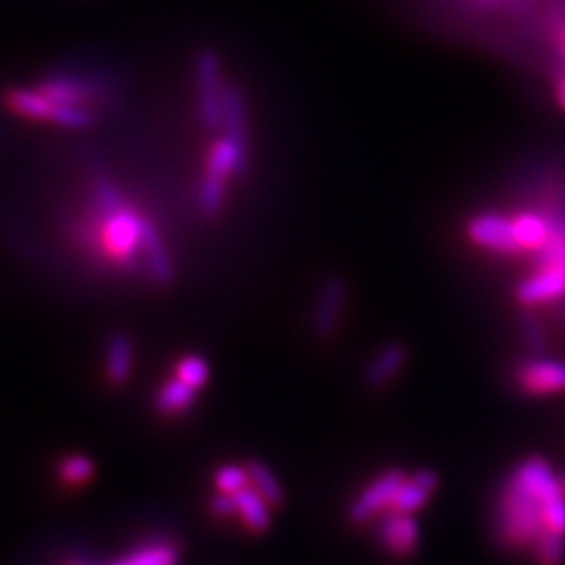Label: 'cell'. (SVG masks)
<instances>
[{
  "label": "cell",
  "instance_id": "cell-13",
  "mask_svg": "<svg viewBox=\"0 0 565 565\" xmlns=\"http://www.w3.org/2000/svg\"><path fill=\"white\" fill-rule=\"evenodd\" d=\"M235 518L249 532L260 534L273 524V505L252 486H245L243 490L235 492Z\"/></svg>",
  "mask_w": 565,
  "mask_h": 565
},
{
  "label": "cell",
  "instance_id": "cell-5",
  "mask_svg": "<svg viewBox=\"0 0 565 565\" xmlns=\"http://www.w3.org/2000/svg\"><path fill=\"white\" fill-rule=\"evenodd\" d=\"M406 480V473L401 469H390L382 476H377L373 482L364 486L363 490L356 494V499L350 503L348 518L352 524H369L375 518H382L392 509L394 497L398 488Z\"/></svg>",
  "mask_w": 565,
  "mask_h": 565
},
{
  "label": "cell",
  "instance_id": "cell-1",
  "mask_svg": "<svg viewBox=\"0 0 565 565\" xmlns=\"http://www.w3.org/2000/svg\"><path fill=\"white\" fill-rule=\"evenodd\" d=\"M562 478L543 457H530L513 469L497 499L494 534L511 551H524L548 532L546 513L564 497Z\"/></svg>",
  "mask_w": 565,
  "mask_h": 565
},
{
  "label": "cell",
  "instance_id": "cell-30",
  "mask_svg": "<svg viewBox=\"0 0 565 565\" xmlns=\"http://www.w3.org/2000/svg\"><path fill=\"white\" fill-rule=\"evenodd\" d=\"M415 484L422 486L425 488L427 492H436L438 490V476L431 471V469H419V471H415L413 476H408Z\"/></svg>",
  "mask_w": 565,
  "mask_h": 565
},
{
  "label": "cell",
  "instance_id": "cell-6",
  "mask_svg": "<svg viewBox=\"0 0 565 565\" xmlns=\"http://www.w3.org/2000/svg\"><path fill=\"white\" fill-rule=\"evenodd\" d=\"M34 88L49 97L51 102L74 105L95 111L93 107L99 102L103 88L88 76H81L76 72H53L42 76L41 81L34 84Z\"/></svg>",
  "mask_w": 565,
  "mask_h": 565
},
{
  "label": "cell",
  "instance_id": "cell-9",
  "mask_svg": "<svg viewBox=\"0 0 565 565\" xmlns=\"http://www.w3.org/2000/svg\"><path fill=\"white\" fill-rule=\"evenodd\" d=\"M565 296V264H541V268L518 285L515 298L524 306H543Z\"/></svg>",
  "mask_w": 565,
  "mask_h": 565
},
{
  "label": "cell",
  "instance_id": "cell-2",
  "mask_svg": "<svg viewBox=\"0 0 565 565\" xmlns=\"http://www.w3.org/2000/svg\"><path fill=\"white\" fill-rule=\"evenodd\" d=\"M149 221L132 210L120 186L107 177H97L90 186V202L78 223L74 239L82 249L102 256L121 270H135L142 258V237Z\"/></svg>",
  "mask_w": 565,
  "mask_h": 565
},
{
  "label": "cell",
  "instance_id": "cell-3",
  "mask_svg": "<svg viewBox=\"0 0 565 565\" xmlns=\"http://www.w3.org/2000/svg\"><path fill=\"white\" fill-rule=\"evenodd\" d=\"M4 105L13 114H18L25 120L49 121L57 124L63 128H74V130H84L90 128L97 116L90 109L84 107H74V105H63V103L51 102L44 97L34 86H11L4 90Z\"/></svg>",
  "mask_w": 565,
  "mask_h": 565
},
{
  "label": "cell",
  "instance_id": "cell-23",
  "mask_svg": "<svg viewBox=\"0 0 565 565\" xmlns=\"http://www.w3.org/2000/svg\"><path fill=\"white\" fill-rule=\"evenodd\" d=\"M174 377L200 392L210 382V364L200 354H184L179 359V363L174 364Z\"/></svg>",
  "mask_w": 565,
  "mask_h": 565
},
{
  "label": "cell",
  "instance_id": "cell-7",
  "mask_svg": "<svg viewBox=\"0 0 565 565\" xmlns=\"http://www.w3.org/2000/svg\"><path fill=\"white\" fill-rule=\"evenodd\" d=\"M515 385L525 396H553L565 392V361L527 359L515 366Z\"/></svg>",
  "mask_w": 565,
  "mask_h": 565
},
{
  "label": "cell",
  "instance_id": "cell-12",
  "mask_svg": "<svg viewBox=\"0 0 565 565\" xmlns=\"http://www.w3.org/2000/svg\"><path fill=\"white\" fill-rule=\"evenodd\" d=\"M135 369V345L126 333H111L105 343L103 356V371L105 380L111 385H126L132 377Z\"/></svg>",
  "mask_w": 565,
  "mask_h": 565
},
{
  "label": "cell",
  "instance_id": "cell-28",
  "mask_svg": "<svg viewBox=\"0 0 565 565\" xmlns=\"http://www.w3.org/2000/svg\"><path fill=\"white\" fill-rule=\"evenodd\" d=\"M210 513L218 520H226V518H235V494H226V492H218L210 499Z\"/></svg>",
  "mask_w": 565,
  "mask_h": 565
},
{
  "label": "cell",
  "instance_id": "cell-33",
  "mask_svg": "<svg viewBox=\"0 0 565 565\" xmlns=\"http://www.w3.org/2000/svg\"><path fill=\"white\" fill-rule=\"evenodd\" d=\"M559 478H562V488H564V492H565V473H564V476H559Z\"/></svg>",
  "mask_w": 565,
  "mask_h": 565
},
{
  "label": "cell",
  "instance_id": "cell-21",
  "mask_svg": "<svg viewBox=\"0 0 565 565\" xmlns=\"http://www.w3.org/2000/svg\"><path fill=\"white\" fill-rule=\"evenodd\" d=\"M95 471H97V467L88 455L72 452V455L61 457L60 463H57V480L65 488L74 490V488H82V486L93 482Z\"/></svg>",
  "mask_w": 565,
  "mask_h": 565
},
{
  "label": "cell",
  "instance_id": "cell-32",
  "mask_svg": "<svg viewBox=\"0 0 565 565\" xmlns=\"http://www.w3.org/2000/svg\"><path fill=\"white\" fill-rule=\"evenodd\" d=\"M63 565H90V564H86V562H67V564H63Z\"/></svg>",
  "mask_w": 565,
  "mask_h": 565
},
{
  "label": "cell",
  "instance_id": "cell-19",
  "mask_svg": "<svg viewBox=\"0 0 565 565\" xmlns=\"http://www.w3.org/2000/svg\"><path fill=\"white\" fill-rule=\"evenodd\" d=\"M245 145L247 142L237 141V139L224 135L223 139L212 147V153L207 160V172L218 174L224 179L239 172L243 168V160H245Z\"/></svg>",
  "mask_w": 565,
  "mask_h": 565
},
{
  "label": "cell",
  "instance_id": "cell-34",
  "mask_svg": "<svg viewBox=\"0 0 565 565\" xmlns=\"http://www.w3.org/2000/svg\"><path fill=\"white\" fill-rule=\"evenodd\" d=\"M564 49H565V42H564Z\"/></svg>",
  "mask_w": 565,
  "mask_h": 565
},
{
  "label": "cell",
  "instance_id": "cell-10",
  "mask_svg": "<svg viewBox=\"0 0 565 565\" xmlns=\"http://www.w3.org/2000/svg\"><path fill=\"white\" fill-rule=\"evenodd\" d=\"M419 522L415 520V513H403V511H387L382 515L380 522V543L384 545L387 553L408 557L419 546Z\"/></svg>",
  "mask_w": 565,
  "mask_h": 565
},
{
  "label": "cell",
  "instance_id": "cell-15",
  "mask_svg": "<svg viewBox=\"0 0 565 565\" xmlns=\"http://www.w3.org/2000/svg\"><path fill=\"white\" fill-rule=\"evenodd\" d=\"M142 258H145V270L149 273V277L160 285L172 281L174 279V264L172 258L163 245L160 233L156 231V226L149 223L145 228V237H142Z\"/></svg>",
  "mask_w": 565,
  "mask_h": 565
},
{
  "label": "cell",
  "instance_id": "cell-16",
  "mask_svg": "<svg viewBox=\"0 0 565 565\" xmlns=\"http://www.w3.org/2000/svg\"><path fill=\"white\" fill-rule=\"evenodd\" d=\"M406 364V348L403 343H387L366 364V382L371 387L392 384Z\"/></svg>",
  "mask_w": 565,
  "mask_h": 565
},
{
  "label": "cell",
  "instance_id": "cell-27",
  "mask_svg": "<svg viewBox=\"0 0 565 565\" xmlns=\"http://www.w3.org/2000/svg\"><path fill=\"white\" fill-rule=\"evenodd\" d=\"M214 486L218 492L235 494L249 486V476H247V465L226 463L216 469L214 473Z\"/></svg>",
  "mask_w": 565,
  "mask_h": 565
},
{
  "label": "cell",
  "instance_id": "cell-4",
  "mask_svg": "<svg viewBox=\"0 0 565 565\" xmlns=\"http://www.w3.org/2000/svg\"><path fill=\"white\" fill-rule=\"evenodd\" d=\"M195 76L200 90V114L210 130L223 128V67L221 57L212 49H202L195 55Z\"/></svg>",
  "mask_w": 565,
  "mask_h": 565
},
{
  "label": "cell",
  "instance_id": "cell-24",
  "mask_svg": "<svg viewBox=\"0 0 565 565\" xmlns=\"http://www.w3.org/2000/svg\"><path fill=\"white\" fill-rule=\"evenodd\" d=\"M530 551L539 565H562L565 562V536L545 532Z\"/></svg>",
  "mask_w": 565,
  "mask_h": 565
},
{
  "label": "cell",
  "instance_id": "cell-11",
  "mask_svg": "<svg viewBox=\"0 0 565 565\" xmlns=\"http://www.w3.org/2000/svg\"><path fill=\"white\" fill-rule=\"evenodd\" d=\"M345 298H348V287L342 277H329L323 282L319 298L315 302V312H312V329L317 335L329 338L338 331V327L342 323Z\"/></svg>",
  "mask_w": 565,
  "mask_h": 565
},
{
  "label": "cell",
  "instance_id": "cell-26",
  "mask_svg": "<svg viewBox=\"0 0 565 565\" xmlns=\"http://www.w3.org/2000/svg\"><path fill=\"white\" fill-rule=\"evenodd\" d=\"M226 181L224 177L207 172L203 177L202 186H200V205L205 214H216L223 207L224 198H226Z\"/></svg>",
  "mask_w": 565,
  "mask_h": 565
},
{
  "label": "cell",
  "instance_id": "cell-25",
  "mask_svg": "<svg viewBox=\"0 0 565 565\" xmlns=\"http://www.w3.org/2000/svg\"><path fill=\"white\" fill-rule=\"evenodd\" d=\"M431 499V492H427L425 488L419 484H415L408 476L404 480L403 486L398 488L396 497H394V503L390 511H403V513H417L422 511L427 501Z\"/></svg>",
  "mask_w": 565,
  "mask_h": 565
},
{
  "label": "cell",
  "instance_id": "cell-18",
  "mask_svg": "<svg viewBox=\"0 0 565 565\" xmlns=\"http://www.w3.org/2000/svg\"><path fill=\"white\" fill-rule=\"evenodd\" d=\"M513 233H515V239L520 243L522 252H541L545 247L548 239H551V233H553V224L548 223L543 216L539 214H518L513 218Z\"/></svg>",
  "mask_w": 565,
  "mask_h": 565
},
{
  "label": "cell",
  "instance_id": "cell-20",
  "mask_svg": "<svg viewBox=\"0 0 565 565\" xmlns=\"http://www.w3.org/2000/svg\"><path fill=\"white\" fill-rule=\"evenodd\" d=\"M223 128L226 137L247 142V111L243 93L235 84H226L223 93Z\"/></svg>",
  "mask_w": 565,
  "mask_h": 565
},
{
  "label": "cell",
  "instance_id": "cell-17",
  "mask_svg": "<svg viewBox=\"0 0 565 565\" xmlns=\"http://www.w3.org/2000/svg\"><path fill=\"white\" fill-rule=\"evenodd\" d=\"M198 401V390L191 387L189 384H184L179 377H170L166 384L158 390L156 394V408L168 415V417H174V415H182L186 413L193 404Z\"/></svg>",
  "mask_w": 565,
  "mask_h": 565
},
{
  "label": "cell",
  "instance_id": "cell-22",
  "mask_svg": "<svg viewBox=\"0 0 565 565\" xmlns=\"http://www.w3.org/2000/svg\"><path fill=\"white\" fill-rule=\"evenodd\" d=\"M247 465V476H249V486L260 492L264 499L273 507L282 503V486L279 478L273 473L270 467H266L263 461H249Z\"/></svg>",
  "mask_w": 565,
  "mask_h": 565
},
{
  "label": "cell",
  "instance_id": "cell-29",
  "mask_svg": "<svg viewBox=\"0 0 565 565\" xmlns=\"http://www.w3.org/2000/svg\"><path fill=\"white\" fill-rule=\"evenodd\" d=\"M522 324H524L525 340H527V343H532L534 350H541L543 343H545V331H543V327L539 323V319L532 317V315H527V317H524V323Z\"/></svg>",
  "mask_w": 565,
  "mask_h": 565
},
{
  "label": "cell",
  "instance_id": "cell-8",
  "mask_svg": "<svg viewBox=\"0 0 565 565\" xmlns=\"http://www.w3.org/2000/svg\"><path fill=\"white\" fill-rule=\"evenodd\" d=\"M467 235L471 242L484 247L488 252H497L505 256L522 254V247L513 233V221L501 214H480L471 218L467 224Z\"/></svg>",
  "mask_w": 565,
  "mask_h": 565
},
{
  "label": "cell",
  "instance_id": "cell-31",
  "mask_svg": "<svg viewBox=\"0 0 565 565\" xmlns=\"http://www.w3.org/2000/svg\"><path fill=\"white\" fill-rule=\"evenodd\" d=\"M557 103H559V107L565 111V70L562 78H559V84H557Z\"/></svg>",
  "mask_w": 565,
  "mask_h": 565
},
{
  "label": "cell",
  "instance_id": "cell-14",
  "mask_svg": "<svg viewBox=\"0 0 565 565\" xmlns=\"http://www.w3.org/2000/svg\"><path fill=\"white\" fill-rule=\"evenodd\" d=\"M179 562H181L179 545L168 539H156L130 548L128 553L105 565H179Z\"/></svg>",
  "mask_w": 565,
  "mask_h": 565
}]
</instances>
